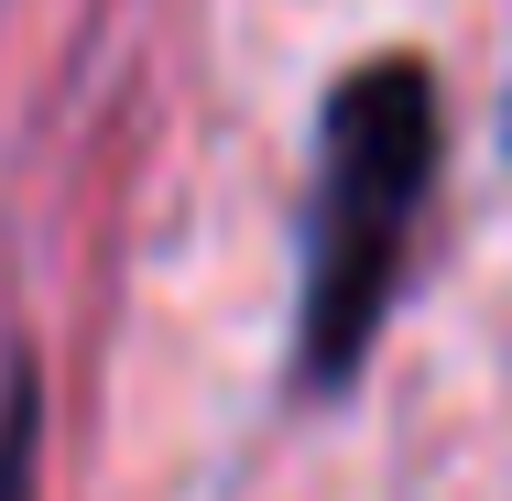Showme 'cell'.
I'll return each instance as SVG.
<instances>
[{
    "label": "cell",
    "instance_id": "6da1fadb",
    "mask_svg": "<svg viewBox=\"0 0 512 501\" xmlns=\"http://www.w3.org/2000/svg\"><path fill=\"white\" fill-rule=\"evenodd\" d=\"M447 99L425 55H371L316 109V186H306V284H295V382L316 403L349 393L404 305L414 229L436 207Z\"/></svg>",
    "mask_w": 512,
    "mask_h": 501
},
{
    "label": "cell",
    "instance_id": "7a4b0ae2",
    "mask_svg": "<svg viewBox=\"0 0 512 501\" xmlns=\"http://www.w3.org/2000/svg\"><path fill=\"white\" fill-rule=\"evenodd\" d=\"M0 501H44V371H0Z\"/></svg>",
    "mask_w": 512,
    "mask_h": 501
}]
</instances>
